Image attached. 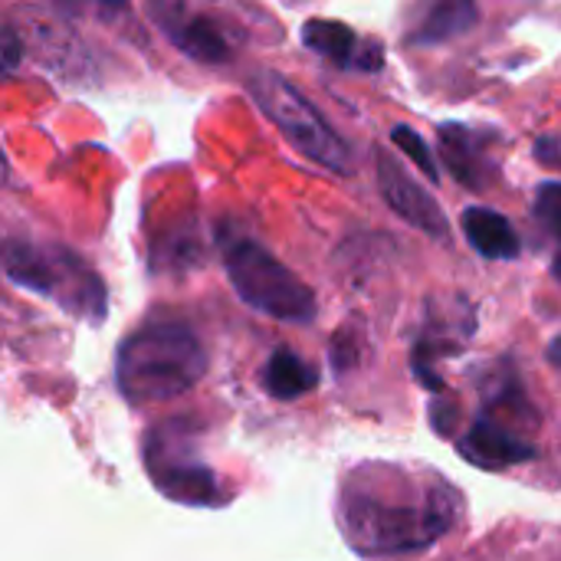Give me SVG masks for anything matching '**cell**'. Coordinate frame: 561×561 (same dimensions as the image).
<instances>
[{
    "label": "cell",
    "instance_id": "1",
    "mask_svg": "<svg viewBox=\"0 0 561 561\" xmlns=\"http://www.w3.org/2000/svg\"><path fill=\"white\" fill-rule=\"evenodd\" d=\"M457 490L391 463L358 467L339 493V523L362 556L414 552L437 542L457 519Z\"/></svg>",
    "mask_w": 561,
    "mask_h": 561
},
{
    "label": "cell",
    "instance_id": "2",
    "mask_svg": "<svg viewBox=\"0 0 561 561\" xmlns=\"http://www.w3.org/2000/svg\"><path fill=\"white\" fill-rule=\"evenodd\" d=\"M207 371L201 339L181 322H148L125 335L115 355V385L128 404L171 401Z\"/></svg>",
    "mask_w": 561,
    "mask_h": 561
},
{
    "label": "cell",
    "instance_id": "3",
    "mask_svg": "<svg viewBox=\"0 0 561 561\" xmlns=\"http://www.w3.org/2000/svg\"><path fill=\"white\" fill-rule=\"evenodd\" d=\"M7 276L30 293L53 299L76 319L99 322L105 316V286L102 279L59 243H33V240H7Z\"/></svg>",
    "mask_w": 561,
    "mask_h": 561
},
{
    "label": "cell",
    "instance_id": "4",
    "mask_svg": "<svg viewBox=\"0 0 561 561\" xmlns=\"http://www.w3.org/2000/svg\"><path fill=\"white\" fill-rule=\"evenodd\" d=\"M247 89L260 112L283 131V138L306 154L309 161L335 171V174H352V148L348 141L325 122V115L276 69H253L247 79Z\"/></svg>",
    "mask_w": 561,
    "mask_h": 561
},
{
    "label": "cell",
    "instance_id": "5",
    "mask_svg": "<svg viewBox=\"0 0 561 561\" xmlns=\"http://www.w3.org/2000/svg\"><path fill=\"white\" fill-rule=\"evenodd\" d=\"M224 270L230 286L250 309L276 322H293V325L312 322L319 309L312 289L286 263H279L263 243L250 237H227Z\"/></svg>",
    "mask_w": 561,
    "mask_h": 561
},
{
    "label": "cell",
    "instance_id": "6",
    "mask_svg": "<svg viewBox=\"0 0 561 561\" xmlns=\"http://www.w3.org/2000/svg\"><path fill=\"white\" fill-rule=\"evenodd\" d=\"M145 467L151 473V483L174 503H187V506H217L220 503L214 470L201 460L194 434L181 417L148 431Z\"/></svg>",
    "mask_w": 561,
    "mask_h": 561
},
{
    "label": "cell",
    "instance_id": "7",
    "mask_svg": "<svg viewBox=\"0 0 561 561\" xmlns=\"http://www.w3.org/2000/svg\"><path fill=\"white\" fill-rule=\"evenodd\" d=\"M302 43L316 56L329 59L332 66L345 72H381L385 69V49L378 39L358 36L348 23L316 16L302 23Z\"/></svg>",
    "mask_w": 561,
    "mask_h": 561
},
{
    "label": "cell",
    "instance_id": "8",
    "mask_svg": "<svg viewBox=\"0 0 561 561\" xmlns=\"http://www.w3.org/2000/svg\"><path fill=\"white\" fill-rule=\"evenodd\" d=\"M378 187L385 194V201L391 204V210L398 217H404L411 227L431 233L434 240H444L447 237V217L440 210V204L434 201V194L427 187H421L408 168L391 158L388 151H378Z\"/></svg>",
    "mask_w": 561,
    "mask_h": 561
},
{
    "label": "cell",
    "instance_id": "9",
    "mask_svg": "<svg viewBox=\"0 0 561 561\" xmlns=\"http://www.w3.org/2000/svg\"><path fill=\"white\" fill-rule=\"evenodd\" d=\"M457 450L463 460H470L473 467H483V470H506V467H516V463H526L536 457V447L513 424H506L503 414H490V411H483L470 424V431L460 437Z\"/></svg>",
    "mask_w": 561,
    "mask_h": 561
},
{
    "label": "cell",
    "instance_id": "10",
    "mask_svg": "<svg viewBox=\"0 0 561 561\" xmlns=\"http://www.w3.org/2000/svg\"><path fill=\"white\" fill-rule=\"evenodd\" d=\"M154 16H158V26L164 30V36L191 59L217 66L233 56V43L214 16L194 13L184 7H161V10H154Z\"/></svg>",
    "mask_w": 561,
    "mask_h": 561
},
{
    "label": "cell",
    "instance_id": "11",
    "mask_svg": "<svg viewBox=\"0 0 561 561\" xmlns=\"http://www.w3.org/2000/svg\"><path fill=\"white\" fill-rule=\"evenodd\" d=\"M493 141V135L477 131L470 125L460 122H447L440 125V148H444V161L450 168V174L473 191H486V181L493 178V161L486 145Z\"/></svg>",
    "mask_w": 561,
    "mask_h": 561
},
{
    "label": "cell",
    "instance_id": "12",
    "mask_svg": "<svg viewBox=\"0 0 561 561\" xmlns=\"http://www.w3.org/2000/svg\"><path fill=\"white\" fill-rule=\"evenodd\" d=\"M467 243L483 256V260H519L523 240L510 217H503L493 207H467L460 217Z\"/></svg>",
    "mask_w": 561,
    "mask_h": 561
},
{
    "label": "cell",
    "instance_id": "13",
    "mask_svg": "<svg viewBox=\"0 0 561 561\" xmlns=\"http://www.w3.org/2000/svg\"><path fill=\"white\" fill-rule=\"evenodd\" d=\"M319 385V368H312L293 348H276L263 368V388L276 401H296Z\"/></svg>",
    "mask_w": 561,
    "mask_h": 561
},
{
    "label": "cell",
    "instance_id": "14",
    "mask_svg": "<svg viewBox=\"0 0 561 561\" xmlns=\"http://www.w3.org/2000/svg\"><path fill=\"white\" fill-rule=\"evenodd\" d=\"M480 20V10L467 0H447V3H437L427 10L421 30L411 36V43H421V46H440L467 30H473V23Z\"/></svg>",
    "mask_w": 561,
    "mask_h": 561
},
{
    "label": "cell",
    "instance_id": "15",
    "mask_svg": "<svg viewBox=\"0 0 561 561\" xmlns=\"http://www.w3.org/2000/svg\"><path fill=\"white\" fill-rule=\"evenodd\" d=\"M533 210H536V220L546 227V233H552L556 243H559V253H556L552 270H556V276L561 279V181H546V184L536 191Z\"/></svg>",
    "mask_w": 561,
    "mask_h": 561
},
{
    "label": "cell",
    "instance_id": "16",
    "mask_svg": "<svg viewBox=\"0 0 561 561\" xmlns=\"http://www.w3.org/2000/svg\"><path fill=\"white\" fill-rule=\"evenodd\" d=\"M391 141H394L398 148H404V151L414 158V164L427 174V181H431V184H437V181H440V168H437V161H434V151H431V145H427L414 128H408V125H394V128H391Z\"/></svg>",
    "mask_w": 561,
    "mask_h": 561
},
{
    "label": "cell",
    "instance_id": "17",
    "mask_svg": "<svg viewBox=\"0 0 561 561\" xmlns=\"http://www.w3.org/2000/svg\"><path fill=\"white\" fill-rule=\"evenodd\" d=\"M16 62H20V46H16V33H13V26L7 23V26H3V66H7V72H13V69H16Z\"/></svg>",
    "mask_w": 561,
    "mask_h": 561
},
{
    "label": "cell",
    "instance_id": "18",
    "mask_svg": "<svg viewBox=\"0 0 561 561\" xmlns=\"http://www.w3.org/2000/svg\"><path fill=\"white\" fill-rule=\"evenodd\" d=\"M546 355H549L552 368H556V371L561 375V335H556V339H552V345H549V352H546Z\"/></svg>",
    "mask_w": 561,
    "mask_h": 561
}]
</instances>
